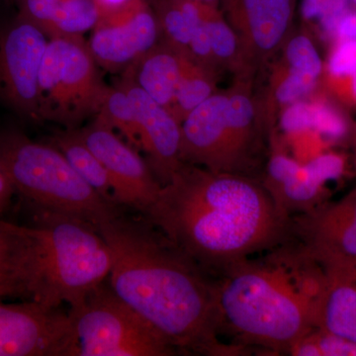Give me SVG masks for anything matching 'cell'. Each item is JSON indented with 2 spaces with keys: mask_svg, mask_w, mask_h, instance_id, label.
Wrapping results in <instances>:
<instances>
[{
  "mask_svg": "<svg viewBox=\"0 0 356 356\" xmlns=\"http://www.w3.org/2000/svg\"><path fill=\"white\" fill-rule=\"evenodd\" d=\"M118 206L96 225L112 254L110 286L179 355L241 356L221 341L216 281L144 215Z\"/></svg>",
  "mask_w": 356,
  "mask_h": 356,
  "instance_id": "6da1fadb",
  "label": "cell"
},
{
  "mask_svg": "<svg viewBox=\"0 0 356 356\" xmlns=\"http://www.w3.org/2000/svg\"><path fill=\"white\" fill-rule=\"evenodd\" d=\"M143 215L214 278L291 236L261 179L186 163Z\"/></svg>",
  "mask_w": 356,
  "mask_h": 356,
  "instance_id": "7a4b0ae2",
  "label": "cell"
},
{
  "mask_svg": "<svg viewBox=\"0 0 356 356\" xmlns=\"http://www.w3.org/2000/svg\"><path fill=\"white\" fill-rule=\"evenodd\" d=\"M216 281L222 334L247 348L287 353L316 327L324 291V266L290 236L238 262Z\"/></svg>",
  "mask_w": 356,
  "mask_h": 356,
  "instance_id": "3957f363",
  "label": "cell"
},
{
  "mask_svg": "<svg viewBox=\"0 0 356 356\" xmlns=\"http://www.w3.org/2000/svg\"><path fill=\"white\" fill-rule=\"evenodd\" d=\"M31 226L0 220V300L74 306L108 280L111 250L95 225L34 211Z\"/></svg>",
  "mask_w": 356,
  "mask_h": 356,
  "instance_id": "277c9868",
  "label": "cell"
},
{
  "mask_svg": "<svg viewBox=\"0 0 356 356\" xmlns=\"http://www.w3.org/2000/svg\"><path fill=\"white\" fill-rule=\"evenodd\" d=\"M252 83L238 79L187 115L181 123L182 163L261 179L271 128Z\"/></svg>",
  "mask_w": 356,
  "mask_h": 356,
  "instance_id": "5b68a950",
  "label": "cell"
},
{
  "mask_svg": "<svg viewBox=\"0 0 356 356\" xmlns=\"http://www.w3.org/2000/svg\"><path fill=\"white\" fill-rule=\"evenodd\" d=\"M0 159L15 189L34 211H51L96 225L118 204L102 197L54 145L35 142L19 131L0 132Z\"/></svg>",
  "mask_w": 356,
  "mask_h": 356,
  "instance_id": "8992f818",
  "label": "cell"
},
{
  "mask_svg": "<svg viewBox=\"0 0 356 356\" xmlns=\"http://www.w3.org/2000/svg\"><path fill=\"white\" fill-rule=\"evenodd\" d=\"M74 356L179 355L161 332L114 292L106 281L70 306Z\"/></svg>",
  "mask_w": 356,
  "mask_h": 356,
  "instance_id": "52a82bcc",
  "label": "cell"
},
{
  "mask_svg": "<svg viewBox=\"0 0 356 356\" xmlns=\"http://www.w3.org/2000/svg\"><path fill=\"white\" fill-rule=\"evenodd\" d=\"M83 35L49 40L39 74L41 122L77 129L99 111L107 88Z\"/></svg>",
  "mask_w": 356,
  "mask_h": 356,
  "instance_id": "ba28073f",
  "label": "cell"
},
{
  "mask_svg": "<svg viewBox=\"0 0 356 356\" xmlns=\"http://www.w3.org/2000/svg\"><path fill=\"white\" fill-rule=\"evenodd\" d=\"M348 170V156L337 152L325 151L300 163L286 153L274 131L261 181L281 214L292 219L329 202L330 184L343 178Z\"/></svg>",
  "mask_w": 356,
  "mask_h": 356,
  "instance_id": "9c48e42d",
  "label": "cell"
},
{
  "mask_svg": "<svg viewBox=\"0 0 356 356\" xmlns=\"http://www.w3.org/2000/svg\"><path fill=\"white\" fill-rule=\"evenodd\" d=\"M49 38L16 16L0 25V102L27 120L40 123L39 74Z\"/></svg>",
  "mask_w": 356,
  "mask_h": 356,
  "instance_id": "30bf717a",
  "label": "cell"
},
{
  "mask_svg": "<svg viewBox=\"0 0 356 356\" xmlns=\"http://www.w3.org/2000/svg\"><path fill=\"white\" fill-rule=\"evenodd\" d=\"M220 9L238 37V79H254L292 32L295 0H220Z\"/></svg>",
  "mask_w": 356,
  "mask_h": 356,
  "instance_id": "8fae6325",
  "label": "cell"
},
{
  "mask_svg": "<svg viewBox=\"0 0 356 356\" xmlns=\"http://www.w3.org/2000/svg\"><path fill=\"white\" fill-rule=\"evenodd\" d=\"M69 313L19 301L0 300V356H74Z\"/></svg>",
  "mask_w": 356,
  "mask_h": 356,
  "instance_id": "7c38bea8",
  "label": "cell"
},
{
  "mask_svg": "<svg viewBox=\"0 0 356 356\" xmlns=\"http://www.w3.org/2000/svg\"><path fill=\"white\" fill-rule=\"evenodd\" d=\"M79 131L108 173L114 202L144 214L163 187L147 161L97 117Z\"/></svg>",
  "mask_w": 356,
  "mask_h": 356,
  "instance_id": "4fadbf2b",
  "label": "cell"
},
{
  "mask_svg": "<svg viewBox=\"0 0 356 356\" xmlns=\"http://www.w3.org/2000/svg\"><path fill=\"white\" fill-rule=\"evenodd\" d=\"M161 35L149 0H130L100 14L88 47L102 69L116 72L135 64L158 43Z\"/></svg>",
  "mask_w": 356,
  "mask_h": 356,
  "instance_id": "5bb4252c",
  "label": "cell"
},
{
  "mask_svg": "<svg viewBox=\"0 0 356 356\" xmlns=\"http://www.w3.org/2000/svg\"><path fill=\"white\" fill-rule=\"evenodd\" d=\"M291 236L321 264L356 259V185L337 202L292 218Z\"/></svg>",
  "mask_w": 356,
  "mask_h": 356,
  "instance_id": "9a60e30c",
  "label": "cell"
},
{
  "mask_svg": "<svg viewBox=\"0 0 356 356\" xmlns=\"http://www.w3.org/2000/svg\"><path fill=\"white\" fill-rule=\"evenodd\" d=\"M124 72L119 84L132 102L139 125L140 147L146 153L147 163L154 175L163 186L182 163L181 124L136 83L128 70Z\"/></svg>",
  "mask_w": 356,
  "mask_h": 356,
  "instance_id": "2e32d148",
  "label": "cell"
},
{
  "mask_svg": "<svg viewBox=\"0 0 356 356\" xmlns=\"http://www.w3.org/2000/svg\"><path fill=\"white\" fill-rule=\"evenodd\" d=\"M322 264L325 283L316 327L356 343V259Z\"/></svg>",
  "mask_w": 356,
  "mask_h": 356,
  "instance_id": "e0dca14e",
  "label": "cell"
},
{
  "mask_svg": "<svg viewBox=\"0 0 356 356\" xmlns=\"http://www.w3.org/2000/svg\"><path fill=\"white\" fill-rule=\"evenodd\" d=\"M18 16L38 27L49 40L92 30L100 17L95 0H19Z\"/></svg>",
  "mask_w": 356,
  "mask_h": 356,
  "instance_id": "ac0fdd59",
  "label": "cell"
},
{
  "mask_svg": "<svg viewBox=\"0 0 356 356\" xmlns=\"http://www.w3.org/2000/svg\"><path fill=\"white\" fill-rule=\"evenodd\" d=\"M184 55L187 54L159 39L153 48L126 70L147 95L168 110L181 76Z\"/></svg>",
  "mask_w": 356,
  "mask_h": 356,
  "instance_id": "d6986e66",
  "label": "cell"
},
{
  "mask_svg": "<svg viewBox=\"0 0 356 356\" xmlns=\"http://www.w3.org/2000/svg\"><path fill=\"white\" fill-rule=\"evenodd\" d=\"M161 40L189 55L191 33L202 18L206 4L196 0H154Z\"/></svg>",
  "mask_w": 356,
  "mask_h": 356,
  "instance_id": "ffe728a7",
  "label": "cell"
},
{
  "mask_svg": "<svg viewBox=\"0 0 356 356\" xmlns=\"http://www.w3.org/2000/svg\"><path fill=\"white\" fill-rule=\"evenodd\" d=\"M51 144L62 152L74 170L95 191L109 202L115 203L108 173L99 159L86 144L79 129H65L56 133L51 139Z\"/></svg>",
  "mask_w": 356,
  "mask_h": 356,
  "instance_id": "44dd1931",
  "label": "cell"
},
{
  "mask_svg": "<svg viewBox=\"0 0 356 356\" xmlns=\"http://www.w3.org/2000/svg\"><path fill=\"white\" fill-rule=\"evenodd\" d=\"M217 74L201 67L189 55H184L181 76L175 99L168 111L180 124L201 103L217 92Z\"/></svg>",
  "mask_w": 356,
  "mask_h": 356,
  "instance_id": "7402d4cb",
  "label": "cell"
},
{
  "mask_svg": "<svg viewBox=\"0 0 356 356\" xmlns=\"http://www.w3.org/2000/svg\"><path fill=\"white\" fill-rule=\"evenodd\" d=\"M95 117L106 123L114 131H118L127 139L129 145L136 149H142L135 110L130 97L120 84L114 88H107L99 111Z\"/></svg>",
  "mask_w": 356,
  "mask_h": 356,
  "instance_id": "603a6c76",
  "label": "cell"
},
{
  "mask_svg": "<svg viewBox=\"0 0 356 356\" xmlns=\"http://www.w3.org/2000/svg\"><path fill=\"white\" fill-rule=\"evenodd\" d=\"M206 25L218 69L231 70L238 76L240 72V47L238 37L222 15L220 7L211 4L208 6Z\"/></svg>",
  "mask_w": 356,
  "mask_h": 356,
  "instance_id": "cb8c5ba5",
  "label": "cell"
},
{
  "mask_svg": "<svg viewBox=\"0 0 356 356\" xmlns=\"http://www.w3.org/2000/svg\"><path fill=\"white\" fill-rule=\"evenodd\" d=\"M293 356H356V343L334 332L315 327L290 346Z\"/></svg>",
  "mask_w": 356,
  "mask_h": 356,
  "instance_id": "d4e9b609",
  "label": "cell"
},
{
  "mask_svg": "<svg viewBox=\"0 0 356 356\" xmlns=\"http://www.w3.org/2000/svg\"><path fill=\"white\" fill-rule=\"evenodd\" d=\"M284 60L288 69L321 81L324 74V64L315 44L305 34L290 35L285 42Z\"/></svg>",
  "mask_w": 356,
  "mask_h": 356,
  "instance_id": "484cf974",
  "label": "cell"
},
{
  "mask_svg": "<svg viewBox=\"0 0 356 356\" xmlns=\"http://www.w3.org/2000/svg\"><path fill=\"white\" fill-rule=\"evenodd\" d=\"M353 7L350 0H303L301 13L307 22L317 24L325 39L334 42L339 20Z\"/></svg>",
  "mask_w": 356,
  "mask_h": 356,
  "instance_id": "4316f807",
  "label": "cell"
},
{
  "mask_svg": "<svg viewBox=\"0 0 356 356\" xmlns=\"http://www.w3.org/2000/svg\"><path fill=\"white\" fill-rule=\"evenodd\" d=\"M314 130L320 134L329 144L346 137H351L348 119L332 103L327 102L322 95L313 100Z\"/></svg>",
  "mask_w": 356,
  "mask_h": 356,
  "instance_id": "83f0119b",
  "label": "cell"
},
{
  "mask_svg": "<svg viewBox=\"0 0 356 356\" xmlns=\"http://www.w3.org/2000/svg\"><path fill=\"white\" fill-rule=\"evenodd\" d=\"M282 110L280 124L285 136L314 130L313 100H299L287 105Z\"/></svg>",
  "mask_w": 356,
  "mask_h": 356,
  "instance_id": "f1b7e54d",
  "label": "cell"
},
{
  "mask_svg": "<svg viewBox=\"0 0 356 356\" xmlns=\"http://www.w3.org/2000/svg\"><path fill=\"white\" fill-rule=\"evenodd\" d=\"M356 40V8L353 7L344 14L334 32V44L339 42Z\"/></svg>",
  "mask_w": 356,
  "mask_h": 356,
  "instance_id": "f546056e",
  "label": "cell"
},
{
  "mask_svg": "<svg viewBox=\"0 0 356 356\" xmlns=\"http://www.w3.org/2000/svg\"><path fill=\"white\" fill-rule=\"evenodd\" d=\"M15 189L7 172L6 166L0 159V215L8 209L13 201Z\"/></svg>",
  "mask_w": 356,
  "mask_h": 356,
  "instance_id": "4dcf8cb0",
  "label": "cell"
},
{
  "mask_svg": "<svg viewBox=\"0 0 356 356\" xmlns=\"http://www.w3.org/2000/svg\"><path fill=\"white\" fill-rule=\"evenodd\" d=\"M130 0H95L98 7H99L100 14L112 10V9L118 8L124 4L127 3Z\"/></svg>",
  "mask_w": 356,
  "mask_h": 356,
  "instance_id": "1f68e13d",
  "label": "cell"
},
{
  "mask_svg": "<svg viewBox=\"0 0 356 356\" xmlns=\"http://www.w3.org/2000/svg\"><path fill=\"white\" fill-rule=\"evenodd\" d=\"M351 142H353V154L351 159V165H353V172L356 175V125L353 128L351 132Z\"/></svg>",
  "mask_w": 356,
  "mask_h": 356,
  "instance_id": "d6a6232c",
  "label": "cell"
},
{
  "mask_svg": "<svg viewBox=\"0 0 356 356\" xmlns=\"http://www.w3.org/2000/svg\"><path fill=\"white\" fill-rule=\"evenodd\" d=\"M196 1L204 2V3L211 4V6L220 7V0H196Z\"/></svg>",
  "mask_w": 356,
  "mask_h": 356,
  "instance_id": "836d02e7",
  "label": "cell"
},
{
  "mask_svg": "<svg viewBox=\"0 0 356 356\" xmlns=\"http://www.w3.org/2000/svg\"><path fill=\"white\" fill-rule=\"evenodd\" d=\"M350 2L353 7H356V0H350Z\"/></svg>",
  "mask_w": 356,
  "mask_h": 356,
  "instance_id": "e575fe53",
  "label": "cell"
},
{
  "mask_svg": "<svg viewBox=\"0 0 356 356\" xmlns=\"http://www.w3.org/2000/svg\"><path fill=\"white\" fill-rule=\"evenodd\" d=\"M149 2H153V1H154V0H149Z\"/></svg>",
  "mask_w": 356,
  "mask_h": 356,
  "instance_id": "d590c367",
  "label": "cell"
},
{
  "mask_svg": "<svg viewBox=\"0 0 356 356\" xmlns=\"http://www.w3.org/2000/svg\"><path fill=\"white\" fill-rule=\"evenodd\" d=\"M355 8H356V7H355Z\"/></svg>",
  "mask_w": 356,
  "mask_h": 356,
  "instance_id": "8d00e7d4",
  "label": "cell"
}]
</instances>
